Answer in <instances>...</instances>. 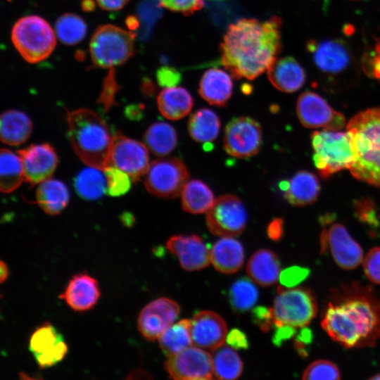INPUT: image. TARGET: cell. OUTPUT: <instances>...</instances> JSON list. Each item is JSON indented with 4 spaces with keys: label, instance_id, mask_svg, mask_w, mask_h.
I'll return each instance as SVG.
<instances>
[{
    "label": "cell",
    "instance_id": "obj_1",
    "mask_svg": "<svg viewBox=\"0 0 380 380\" xmlns=\"http://www.w3.org/2000/svg\"><path fill=\"white\" fill-rule=\"evenodd\" d=\"M281 20L264 22L242 18L231 24L220 44L221 61L235 79L254 80L277 58L281 49Z\"/></svg>",
    "mask_w": 380,
    "mask_h": 380
},
{
    "label": "cell",
    "instance_id": "obj_2",
    "mask_svg": "<svg viewBox=\"0 0 380 380\" xmlns=\"http://www.w3.org/2000/svg\"><path fill=\"white\" fill-rule=\"evenodd\" d=\"M321 325L347 348L374 346L380 337V300L370 288L353 284L334 290Z\"/></svg>",
    "mask_w": 380,
    "mask_h": 380
},
{
    "label": "cell",
    "instance_id": "obj_3",
    "mask_svg": "<svg viewBox=\"0 0 380 380\" xmlns=\"http://www.w3.org/2000/svg\"><path fill=\"white\" fill-rule=\"evenodd\" d=\"M68 136L80 159L89 167L103 170L114 136L96 112L79 108L67 113Z\"/></svg>",
    "mask_w": 380,
    "mask_h": 380
},
{
    "label": "cell",
    "instance_id": "obj_4",
    "mask_svg": "<svg viewBox=\"0 0 380 380\" xmlns=\"http://www.w3.org/2000/svg\"><path fill=\"white\" fill-rule=\"evenodd\" d=\"M356 158L350 170L357 179L380 188V107L361 111L348 123Z\"/></svg>",
    "mask_w": 380,
    "mask_h": 380
},
{
    "label": "cell",
    "instance_id": "obj_5",
    "mask_svg": "<svg viewBox=\"0 0 380 380\" xmlns=\"http://www.w3.org/2000/svg\"><path fill=\"white\" fill-rule=\"evenodd\" d=\"M313 162L319 175L327 178L345 169H350L356 155L350 133L325 129L311 136Z\"/></svg>",
    "mask_w": 380,
    "mask_h": 380
},
{
    "label": "cell",
    "instance_id": "obj_6",
    "mask_svg": "<svg viewBox=\"0 0 380 380\" xmlns=\"http://www.w3.org/2000/svg\"><path fill=\"white\" fill-rule=\"evenodd\" d=\"M12 42L30 63H37L48 58L55 49L56 35L44 18L34 15L22 17L11 30Z\"/></svg>",
    "mask_w": 380,
    "mask_h": 380
},
{
    "label": "cell",
    "instance_id": "obj_7",
    "mask_svg": "<svg viewBox=\"0 0 380 380\" xmlns=\"http://www.w3.org/2000/svg\"><path fill=\"white\" fill-rule=\"evenodd\" d=\"M134 35L113 25L99 26L92 34L89 51L93 63L112 68L125 63L134 53Z\"/></svg>",
    "mask_w": 380,
    "mask_h": 380
},
{
    "label": "cell",
    "instance_id": "obj_8",
    "mask_svg": "<svg viewBox=\"0 0 380 380\" xmlns=\"http://www.w3.org/2000/svg\"><path fill=\"white\" fill-rule=\"evenodd\" d=\"M271 309L275 325L305 327L316 316L317 304L314 294L308 289L279 287Z\"/></svg>",
    "mask_w": 380,
    "mask_h": 380
},
{
    "label": "cell",
    "instance_id": "obj_9",
    "mask_svg": "<svg viewBox=\"0 0 380 380\" xmlns=\"http://www.w3.org/2000/svg\"><path fill=\"white\" fill-rule=\"evenodd\" d=\"M307 49L315 68L329 78H338L357 70L353 53L342 39L310 40Z\"/></svg>",
    "mask_w": 380,
    "mask_h": 380
},
{
    "label": "cell",
    "instance_id": "obj_10",
    "mask_svg": "<svg viewBox=\"0 0 380 380\" xmlns=\"http://www.w3.org/2000/svg\"><path fill=\"white\" fill-rule=\"evenodd\" d=\"M189 178V170L182 160L177 158H160L150 163L144 186L155 196L174 198L181 194Z\"/></svg>",
    "mask_w": 380,
    "mask_h": 380
},
{
    "label": "cell",
    "instance_id": "obj_11",
    "mask_svg": "<svg viewBox=\"0 0 380 380\" xmlns=\"http://www.w3.org/2000/svg\"><path fill=\"white\" fill-rule=\"evenodd\" d=\"M206 224L214 235L222 237L239 236L245 229L247 214L241 201L234 195L217 198L206 212Z\"/></svg>",
    "mask_w": 380,
    "mask_h": 380
},
{
    "label": "cell",
    "instance_id": "obj_12",
    "mask_svg": "<svg viewBox=\"0 0 380 380\" xmlns=\"http://www.w3.org/2000/svg\"><path fill=\"white\" fill-rule=\"evenodd\" d=\"M224 148L230 156L247 158L255 156L262 145L260 124L246 116L234 118L224 129Z\"/></svg>",
    "mask_w": 380,
    "mask_h": 380
},
{
    "label": "cell",
    "instance_id": "obj_13",
    "mask_svg": "<svg viewBox=\"0 0 380 380\" xmlns=\"http://www.w3.org/2000/svg\"><path fill=\"white\" fill-rule=\"evenodd\" d=\"M149 165L145 144L121 134L114 136L106 167H115L126 172L132 182H137L146 175Z\"/></svg>",
    "mask_w": 380,
    "mask_h": 380
},
{
    "label": "cell",
    "instance_id": "obj_14",
    "mask_svg": "<svg viewBox=\"0 0 380 380\" xmlns=\"http://www.w3.org/2000/svg\"><path fill=\"white\" fill-rule=\"evenodd\" d=\"M164 367L172 379L203 380L215 376L212 355L194 345L168 357Z\"/></svg>",
    "mask_w": 380,
    "mask_h": 380
},
{
    "label": "cell",
    "instance_id": "obj_15",
    "mask_svg": "<svg viewBox=\"0 0 380 380\" xmlns=\"http://www.w3.org/2000/svg\"><path fill=\"white\" fill-rule=\"evenodd\" d=\"M296 113L300 123L308 128L341 130L346 124L343 115L313 91H305L298 96Z\"/></svg>",
    "mask_w": 380,
    "mask_h": 380
},
{
    "label": "cell",
    "instance_id": "obj_16",
    "mask_svg": "<svg viewBox=\"0 0 380 380\" xmlns=\"http://www.w3.org/2000/svg\"><path fill=\"white\" fill-rule=\"evenodd\" d=\"M29 350L40 369L52 367L61 362L68 353L63 336L49 322L38 327L32 334Z\"/></svg>",
    "mask_w": 380,
    "mask_h": 380
},
{
    "label": "cell",
    "instance_id": "obj_17",
    "mask_svg": "<svg viewBox=\"0 0 380 380\" xmlns=\"http://www.w3.org/2000/svg\"><path fill=\"white\" fill-rule=\"evenodd\" d=\"M328 247L334 261L343 269H355L363 261L362 248L341 224H334L322 232V251Z\"/></svg>",
    "mask_w": 380,
    "mask_h": 380
},
{
    "label": "cell",
    "instance_id": "obj_18",
    "mask_svg": "<svg viewBox=\"0 0 380 380\" xmlns=\"http://www.w3.org/2000/svg\"><path fill=\"white\" fill-rule=\"evenodd\" d=\"M179 312L175 301L167 298H157L141 310L137 319L139 331L146 339L154 341L173 324Z\"/></svg>",
    "mask_w": 380,
    "mask_h": 380
},
{
    "label": "cell",
    "instance_id": "obj_19",
    "mask_svg": "<svg viewBox=\"0 0 380 380\" xmlns=\"http://www.w3.org/2000/svg\"><path fill=\"white\" fill-rule=\"evenodd\" d=\"M16 153L22 161L24 180L32 185L49 179L57 167L58 156L49 144H32Z\"/></svg>",
    "mask_w": 380,
    "mask_h": 380
},
{
    "label": "cell",
    "instance_id": "obj_20",
    "mask_svg": "<svg viewBox=\"0 0 380 380\" xmlns=\"http://www.w3.org/2000/svg\"><path fill=\"white\" fill-rule=\"evenodd\" d=\"M193 345L206 351H213L224 345L227 327L223 318L216 312L204 310L190 319Z\"/></svg>",
    "mask_w": 380,
    "mask_h": 380
},
{
    "label": "cell",
    "instance_id": "obj_21",
    "mask_svg": "<svg viewBox=\"0 0 380 380\" xmlns=\"http://www.w3.org/2000/svg\"><path fill=\"white\" fill-rule=\"evenodd\" d=\"M166 247L177 257L185 270H201L210 262V250L197 235L172 236L167 240Z\"/></svg>",
    "mask_w": 380,
    "mask_h": 380
},
{
    "label": "cell",
    "instance_id": "obj_22",
    "mask_svg": "<svg viewBox=\"0 0 380 380\" xmlns=\"http://www.w3.org/2000/svg\"><path fill=\"white\" fill-rule=\"evenodd\" d=\"M101 292L97 280L86 272L74 275L59 298L73 310L84 312L97 303Z\"/></svg>",
    "mask_w": 380,
    "mask_h": 380
},
{
    "label": "cell",
    "instance_id": "obj_23",
    "mask_svg": "<svg viewBox=\"0 0 380 380\" xmlns=\"http://www.w3.org/2000/svg\"><path fill=\"white\" fill-rule=\"evenodd\" d=\"M267 77L278 90L293 93L305 84L306 74L301 65L293 57L276 58L267 68Z\"/></svg>",
    "mask_w": 380,
    "mask_h": 380
},
{
    "label": "cell",
    "instance_id": "obj_24",
    "mask_svg": "<svg viewBox=\"0 0 380 380\" xmlns=\"http://www.w3.org/2000/svg\"><path fill=\"white\" fill-rule=\"evenodd\" d=\"M280 188L289 203L296 206H305L313 203L320 191L317 177L308 171H300L289 181L280 183Z\"/></svg>",
    "mask_w": 380,
    "mask_h": 380
},
{
    "label": "cell",
    "instance_id": "obj_25",
    "mask_svg": "<svg viewBox=\"0 0 380 380\" xmlns=\"http://www.w3.org/2000/svg\"><path fill=\"white\" fill-rule=\"evenodd\" d=\"M233 82L230 75L222 70L210 68L203 75L198 86L200 96L216 106H225L232 96Z\"/></svg>",
    "mask_w": 380,
    "mask_h": 380
},
{
    "label": "cell",
    "instance_id": "obj_26",
    "mask_svg": "<svg viewBox=\"0 0 380 380\" xmlns=\"http://www.w3.org/2000/svg\"><path fill=\"white\" fill-rule=\"evenodd\" d=\"M243 261V246L233 237H222L210 249V262L222 273L236 272L241 268Z\"/></svg>",
    "mask_w": 380,
    "mask_h": 380
},
{
    "label": "cell",
    "instance_id": "obj_27",
    "mask_svg": "<svg viewBox=\"0 0 380 380\" xmlns=\"http://www.w3.org/2000/svg\"><path fill=\"white\" fill-rule=\"evenodd\" d=\"M281 265L277 255L268 249H260L250 258L246 271L255 283L269 286L279 279Z\"/></svg>",
    "mask_w": 380,
    "mask_h": 380
},
{
    "label": "cell",
    "instance_id": "obj_28",
    "mask_svg": "<svg viewBox=\"0 0 380 380\" xmlns=\"http://www.w3.org/2000/svg\"><path fill=\"white\" fill-rule=\"evenodd\" d=\"M160 113L167 119L178 120L187 115L194 105L193 97L184 87L165 88L157 97Z\"/></svg>",
    "mask_w": 380,
    "mask_h": 380
},
{
    "label": "cell",
    "instance_id": "obj_29",
    "mask_svg": "<svg viewBox=\"0 0 380 380\" xmlns=\"http://www.w3.org/2000/svg\"><path fill=\"white\" fill-rule=\"evenodd\" d=\"M32 131V123L23 112L8 110L1 115L0 135L3 143L18 146L25 142Z\"/></svg>",
    "mask_w": 380,
    "mask_h": 380
},
{
    "label": "cell",
    "instance_id": "obj_30",
    "mask_svg": "<svg viewBox=\"0 0 380 380\" xmlns=\"http://www.w3.org/2000/svg\"><path fill=\"white\" fill-rule=\"evenodd\" d=\"M69 191L64 183L48 179L39 184L36 191V201L46 214L60 213L68 203Z\"/></svg>",
    "mask_w": 380,
    "mask_h": 380
},
{
    "label": "cell",
    "instance_id": "obj_31",
    "mask_svg": "<svg viewBox=\"0 0 380 380\" xmlns=\"http://www.w3.org/2000/svg\"><path fill=\"white\" fill-rule=\"evenodd\" d=\"M220 126L218 115L206 108L195 111L187 123L188 132L191 139L204 144H209L217 137Z\"/></svg>",
    "mask_w": 380,
    "mask_h": 380
},
{
    "label": "cell",
    "instance_id": "obj_32",
    "mask_svg": "<svg viewBox=\"0 0 380 380\" xmlns=\"http://www.w3.org/2000/svg\"><path fill=\"white\" fill-rule=\"evenodd\" d=\"M214 194L210 188L203 181L191 179L188 181L181 193L182 209L192 214L207 212L215 201Z\"/></svg>",
    "mask_w": 380,
    "mask_h": 380
},
{
    "label": "cell",
    "instance_id": "obj_33",
    "mask_svg": "<svg viewBox=\"0 0 380 380\" xmlns=\"http://www.w3.org/2000/svg\"><path fill=\"white\" fill-rule=\"evenodd\" d=\"M144 140L152 153L165 156L170 153L177 144V134L170 124L158 122L152 124L146 131Z\"/></svg>",
    "mask_w": 380,
    "mask_h": 380
},
{
    "label": "cell",
    "instance_id": "obj_34",
    "mask_svg": "<svg viewBox=\"0 0 380 380\" xmlns=\"http://www.w3.org/2000/svg\"><path fill=\"white\" fill-rule=\"evenodd\" d=\"M190 326V319H184L170 325L160 336V347L167 357L193 345Z\"/></svg>",
    "mask_w": 380,
    "mask_h": 380
},
{
    "label": "cell",
    "instance_id": "obj_35",
    "mask_svg": "<svg viewBox=\"0 0 380 380\" xmlns=\"http://www.w3.org/2000/svg\"><path fill=\"white\" fill-rule=\"evenodd\" d=\"M213 352V372L215 378L232 380L241 375L243 362L234 348L222 345Z\"/></svg>",
    "mask_w": 380,
    "mask_h": 380
},
{
    "label": "cell",
    "instance_id": "obj_36",
    "mask_svg": "<svg viewBox=\"0 0 380 380\" xmlns=\"http://www.w3.org/2000/svg\"><path fill=\"white\" fill-rule=\"evenodd\" d=\"M0 189L4 194L13 191L24 179L23 167L18 154L7 148L1 150Z\"/></svg>",
    "mask_w": 380,
    "mask_h": 380
},
{
    "label": "cell",
    "instance_id": "obj_37",
    "mask_svg": "<svg viewBox=\"0 0 380 380\" xmlns=\"http://www.w3.org/2000/svg\"><path fill=\"white\" fill-rule=\"evenodd\" d=\"M78 195L86 200L99 198L106 189V179L102 170L89 167L82 170L75 179Z\"/></svg>",
    "mask_w": 380,
    "mask_h": 380
},
{
    "label": "cell",
    "instance_id": "obj_38",
    "mask_svg": "<svg viewBox=\"0 0 380 380\" xmlns=\"http://www.w3.org/2000/svg\"><path fill=\"white\" fill-rule=\"evenodd\" d=\"M56 33L64 44L73 45L80 42L86 36L87 25L84 20L74 13H65L56 22Z\"/></svg>",
    "mask_w": 380,
    "mask_h": 380
},
{
    "label": "cell",
    "instance_id": "obj_39",
    "mask_svg": "<svg viewBox=\"0 0 380 380\" xmlns=\"http://www.w3.org/2000/svg\"><path fill=\"white\" fill-rule=\"evenodd\" d=\"M229 296L231 305L234 310L243 312L255 304L258 291L251 280L241 278L232 285Z\"/></svg>",
    "mask_w": 380,
    "mask_h": 380
},
{
    "label": "cell",
    "instance_id": "obj_40",
    "mask_svg": "<svg viewBox=\"0 0 380 380\" xmlns=\"http://www.w3.org/2000/svg\"><path fill=\"white\" fill-rule=\"evenodd\" d=\"M103 171L106 179V194L120 196L129 190L132 179L126 172L113 166H107Z\"/></svg>",
    "mask_w": 380,
    "mask_h": 380
},
{
    "label": "cell",
    "instance_id": "obj_41",
    "mask_svg": "<svg viewBox=\"0 0 380 380\" xmlns=\"http://www.w3.org/2000/svg\"><path fill=\"white\" fill-rule=\"evenodd\" d=\"M303 379H339L341 374L338 367L328 360H319L309 365L303 373Z\"/></svg>",
    "mask_w": 380,
    "mask_h": 380
},
{
    "label": "cell",
    "instance_id": "obj_42",
    "mask_svg": "<svg viewBox=\"0 0 380 380\" xmlns=\"http://www.w3.org/2000/svg\"><path fill=\"white\" fill-rule=\"evenodd\" d=\"M354 207L355 215L362 222L377 227L379 223L377 209L372 199L364 198L357 200Z\"/></svg>",
    "mask_w": 380,
    "mask_h": 380
},
{
    "label": "cell",
    "instance_id": "obj_43",
    "mask_svg": "<svg viewBox=\"0 0 380 380\" xmlns=\"http://www.w3.org/2000/svg\"><path fill=\"white\" fill-rule=\"evenodd\" d=\"M362 262L366 277L372 282L380 284V247L371 249Z\"/></svg>",
    "mask_w": 380,
    "mask_h": 380
},
{
    "label": "cell",
    "instance_id": "obj_44",
    "mask_svg": "<svg viewBox=\"0 0 380 380\" xmlns=\"http://www.w3.org/2000/svg\"><path fill=\"white\" fill-rule=\"evenodd\" d=\"M160 4L170 11L179 12L185 15H191L201 9L203 0H158Z\"/></svg>",
    "mask_w": 380,
    "mask_h": 380
},
{
    "label": "cell",
    "instance_id": "obj_45",
    "mask_svg": "<svg viewBox=\"0 0 380 380\" xmlns=\"http://www.w3.org/2000/svg\"><path fill=\"white\" fill-rule=\"evenodd\" d=\"M118 84L116 82L113 68H110L103 85V89L99 97V102L103 104L105 110H108L115 104L114 97L118 91Z\"/></svg>",
    "mask_w": 380,
    "mask_h": 380
},
{
    "label": "cell",
    "instance_id": "obj_46",
    "mask_svg": "<svg viewBox=\"0 0 380 380\" xmlns=\"http://www.w3.org/2000/svg\"><path fill=\"white\" fill-rule=\"evenodd\" d=\"M309 273L310 270L308 268L298 266L290 267L281 272L279 281L283 286L291 288L305 279Z\"/></svg>",
    "mask_w": 380,
    "mask_h": 380
},
{
    "label": "cell",
    "instance_id": "obj_47",
    "mask_svg": "<svg viewBox=\"0 0 380 380\" xmlns=\"http://www.w3.org/2000/svg\"><path fill=\"white\" fill-rule=\"evenodd\" d=\"M252 318L261 331L267 332L274 327L275 322L271 308L258 306L252 311Z\"/></svg>",
    "mask_w": 380,
    "mask_h": 380
},
{
    "label": "cell",
    "instance_id": "obj_48",
    "mask_svg": "<svg viewBox=\"0 0 380 380\" xmlns=\"http://www.w3.org/2000/svg\"><path fill=\"white\" fill-rule=\"evenodd\" d=\"M156 76L159 85L165 88L175 87L182 79L181 74L178 70L167 66L159 68Z\"/></svg>",
    "mask_w": 380,
    "mask_h": 380
},
{
    "label": "cell",
    "instance_id": "obj_49",
    "mask_svg": "<svg viewBox=\"0 0 380 380\" xmlns=\"http://www.w3.org/2000/svg\"><path fill=\"white\" fill-rule=\"evenodd\" d=\"M274 328L272 340L276 346H280L284 341L291 338L296 333V327L291 325H275Z\"/></svg>",
    "mask_w": 380,
    "mask_h": 380
},
{
    "label": "cell",
    "instance_id": "obj_50",
    "mask_svg": "<svg viewBox=\"0 0 380 380\" xmlns=\"http://www.w3.org/2000/svg\"><path fill=\"white\" fill-rule=\"evenodd\" d=\"M226 341L229 346L234 349H247L249 346L246 335L238 329H232L227 334Z\"/></svg>",
    "mask_w": 380,
    "mask_h": 380
},
{
    "label": "cell",
    "instance_id": "obj_51",
    "mask_svg": "<svg viewBox=\"0 0 380 380\" xmlns=\"http://www.w3.org/2000/svg\"><path fill=\"white\" fill-rule=\"evenodd\" d=\"M312 340V331L307 328H303L296 337L294 346L300 355H306L305 346L310 344Z\"/></svg>",
    "mask_w": 380,
    "mask_h": 380
},
{
    "label": "cell",
    "instance_id": "obj_52",
    "mask_svg": "<svg viewBox=\"0 0 380 380\" xmlns=\"http://www.w3.org/2000/svg\"><path fill=\"white\" fill-rule=\"evenodd\" d=\"M268 237L273 241L279 240L283 234V221L280 218H275L268 224L267 229Z\"/></svg>",
    "mask_w": 380,
    "mask_h": 380
},
{
    "label": "cell",
    "instance_id": "obj_53",
    "mask_svg": "<svg viewBox=\"0 0 380 380\" xmlns=\"http://www.w3.org/2000/svg\"><path fill=\"white\" fill-rule=\"evenodd\" d=\"M129 0H96L99 6L106 11H113L122 9Z\"/></svg>",
    "mask_w": 380,
    "mask_h": 380
},
{
    "label": "cell",
    "instance_id": "obj_54",
    "mask_svg": "<svg viewBox=\"0 0 380 380\" xmlns=\"http://www.w3.org/2000/svg\"><path fill=\"white\" fill-rule=\"evenodd\" d=\"M128 111L130 118L139 119L142 115V108L141 105L129 106Z\"/></svg>",
    "mask_w": 380,
    "mask_h": 380
},
{
    "label": "cell",
    "instance_id": "obj_55",
    "mask_svg": "<svg viewBox=\"0 0 380 380\" xmlns=\"http://www.w3.org/2000/svg\"><path fill=\"white\" fill-rule=\"evenodd\" d=\"M0 282L3 284L8 277L9 270L6 263L4 260L0 262Z\"/></svg>",
    "mask_w": 380,
    "mask_h": 380
},
{
    "label": "cell",
    "instance_id": "obj_56",
    "mask_svg": "<svg viewBox=\"0 0 380 380\" xmlns=\"http://www.w3.org/2000/svg\"><path fill=\"white\" fill-rule=\"evenodd\" d=\"M82 7L84 10L90 11L91 9L94 8V4L91 0H84Z\"/></svg>",
    "mask_w": 380,
    "mask_h": 380
},
{
    "label": "cell",
    "instance_id": "obj_57",
    "mask_svg": "<svg viewBox=\"0 0 380 380\" xmlns=\"http://www.w3.org/2000/svg\"><path fill=\"white\" fill-rule=\"evenodd\" d=\"M370 50H372L374 53L380 55V37L375 39V43Z\"/></svg>",
    "mask_w": 380,
    "mask_h": 380
},
{
    "label": "cell",
    "instance_id": "obj_58",
    "mask_svg": "<svg viewBox=\"0 0 380 380\" xmlns=\"http://www.w3.org/2000/svg\"><path fill=\"white\" fill-rule=\"evenodd\" d=\"M371 379H380V374H378L370 378Z\"/></svg>",
    "mask_w": 380,
    "mask_h": 380
},
{
    "label": "cell",
    "instance_id": "obj_59",
    "mask_svg": "<svg viewBox=\"0 0 380 380\" xmlns=\"http://www.w3.org/2000/svg\"><path fill=\"white\" fill-rule=\"evenodd\" d=\"M353 1H357V0H353Z\"/></svg>",
    "mask_w": 380,
    "mask_h": 380
}]
</instances>
